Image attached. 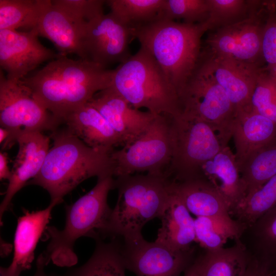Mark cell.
Wrapping results in <instances>:
<instances>
[{"mask_svg":"<svg viewBox=\"0 0 276 276\" xmlns=\"http://www.w3.org/2000/svg\"><path fill=\"white\" fill-rule=\"evenodd\" d=\"M112 70L90 61L73 60L59 54L42 68L21 80L34 97L61 123L108 88Z\"/></svg>","mask_w":276,"mask_h":276,"instance_id":"6da1fadb","label":"cell"},{"mask_svg":"<svg viewBox=\"0 0 276 276\" xmlns=\"http://www.w3.org/2000/svg\"><path fill=\"white\" fill-rule=\"evenodd\" d=\"M53 145L39 173L27 185L39 186L49 193L51 202L63 198L84 180L113 176L111 152L87 146L66 127L53 131Z\"/></svg>","mask_w":276,"mask_h":276,"instance_id":"7a4b0ae2","label":"cell"},{"mask_svg":"<svg viewBox=\"0 0 276 276\" xmlns=\"http://www.w3.org/2000/svg\"><path fill=\"white\" fill-rule=\"evenodd\" d=\"M204 23L187 24L158 19L131 29L133 38L154 58L178 97L201 57Z\"/></svg>","mask_w":276,"mask_h":276,"instance_id":"3957f363","label":"cell"},{"mask_svg":"<svg viewBox=\"0 0 276 276\" xmlns=\"http://www.w3.org/2000/svg\"><path fill=\"white\" fill-rule=\"evenodd\" d=\"M173 182L166 172L116 177L117 201L101 234L124 238L142 233L147 222L159 218L169 200Z\"/></svg>","mask_w":276,"mask_h":276,"instance_id":"277c9868","label":"cell"},{"mask_svg":"<svg viewBox=\"0 0 276 276\" xmlns=\"http://www.w3.org/2000/svg\"><path fill=\"white\" fill-rule=\"evenodd\" d=\"M132 107L155 115L175 117L181 112L178 95L164 72L143 47L112 70L109 87Z\"/></svg>","mask_w":276,"mask_h":276,"instance_id":"5b68a950","label":"cell"},{"mask_svg":"<svg viewBox=\"0 0 276 276\" xmlns=\"http://www.w3.org/2000/svg\"><path fill=\"white\" fill-rule=\"evenodd\" d=\"M114 186L113 176L98 177L96 185L90 191L66 206L63 229L47 227L46 232L50 242L41 254L47 264L52 262L58 266L70 267L77 263L74 244L82 236L94 238L101 233L111 211L107 203L108 194Z\"/></svg>","mask_w":276,"mask_h":276,"instance_id":"8992f818","label":"cell"},{"mask_svg":"<svg viewBox=\"0 0 276 276\" xmlns=\"http://www.w3.org/2000/svg\"><path fill=\"white\" fill-rule=\"evenodd\" d=\"M172 154L166 172L178 182L199 178L202 166L224 147L205 122L181 111L171 117Z\"/></svg>","mask_w":276,"mask_h":276,"instance_id":"52a82bcc","label":"cell"},{"mask_svg":"<svg viewBox=\"0 0 276 276\" xmlns=\"http://www.w3.org/2000/svg\"><path fill=\"white\" fill-rule=\"evenodd\" d=\"M172 154L171 117L157 115L136 140L118 150L110 157L116 177L146 172L162 174L169 166Z\"/></svg>","mask_w":276,"mask_h":276,"instance_id":"ba28073f","label":"cell"},{"mask_svg":"<svg viewBox=\"0 0 276 276\" xmlns=\"http://www.w3.org/2000/svg\"><path fill=\"white\" fill-rule=\"evenodd\" d=\"M179 98L181 111L208 123L222 146H228L236 110L222 88L198 63Z\"/></svg>","mask_w":276,"mask_h":276,"instance_id":"9c48e42d","label":"cell"},{"mask_svg":"<svg viewBox=\"0 0 276 276\" xmlns=\"http://www.w3.org/2000/svg\"><path fill=\"white\" fill-rule=\"evenodd\" d=\"M61 123L36 100L21 80L7 79L1 69L0 124L9 132L3 149L10 148L22 132L53 131Z\"/></svg>","mask_w":276,"mask_h":276,"instance_id":"30bf717a","label":"cell"},{"mask_svg":"<svg viewBox=\"0 0 276 276\" xmlns=\"http://www.w3.org/2000/svg\"><path fill=\"white\" fill-rule=\"evenodd\" d=\"M268 12L267 1L245 19L211 32L205 53L240 65L262 68L261 41Z\"/></svg>","mask_w":276,"mask_h":276,"instance_id":"8fae6325","label":"cell"},{"mask_svg":"<svg viewBox=\"0 0 276 276\" xmlns=\"http://www.w3.org/2000/svg\"><path fill=\"white\" fill-rule=\"evenodd\" d=\"M122 254L125 266L136 276H179L191 263L192 251L172 249L142 233L123 238Z\"/></svg>","mask_w":276,"mask_h":276,"instance_id":"7c38bea8","label":"cell"},{"mask_svg":"<svg viewBox=\"0 0 276 276\" xmlns=\"http://www.w3.org/2000/svg\"><path fill=\"white\" fill-rule=\"evenodd\" d=\"M133 38L131 29L111 13H103L83 26L85 60L105 68L116 63L120 64L131 56L129 45Z\"/></svg>","mask_w":276,"mask_h":276,"instance_id":"4fadbf2b","label":"cell"},{"mask_svg":"<svg viewBox=\"0 0 276 276\" xmlns=\"http://www.w3.org/2000/svg\"><path fill=\"white\" fill-rule=\"evenodd\" d=\"M39 36L35 28L24 32L0 30L1 69L7 79L21 80L42 63L59 56L40 43Z\"/></svg>","mask_w":276,"mask_h":276,"instance_id":"5bb4252c","label":"cell"},{"mask_svg":"<svg viewBox=\"0 0 276 276\" xmlns=\"http://www.w3.org/2000/svg\"><path fill=\"white\" fill-rule=\"evenodd\" d=\"M175 188L191 214L213 219L225 226L235 238L239 236L244 225L233 219L228 203L207 180L197 178L175 181Z\"/></svg>","mask_w":276,"mask_h":276,"instance_id":"9a60e30c","label":"cell"},{"mask_svg":"<svg viewBox=\"0 0 276 276\" xmlns=\"http://www.w3.org/2000/svg\"><path fill=\"white\" fill-rule=\"evenodd\" d=\"M198 65L222 88L236 112L251 108L250 98L256 81L264 67L240 65L203 51Z\"/></svg>","mask_w":276,"mask_h":276,"instance_id":"2e32d148","label":"cell"},{"mask_svg":"<svg viewBox=\"0 0 276 276\" xmlns=\"http://www.w3.org/2000/svg\"><path fill=\"white\" fill-rule=\"evenodd\" d=\"M88 102L103 116L124 146L140 137L157 116L133 108L109 87L96 94Z\"/></svg>","mask_w":276,"mask_h":276,"instance_id":"e0dca14e","label":"cell"},{"mask_svg":"<svg viewBox=\"0 0 276 276\" xmlns=\"http://www.w3.org/2000/svg\"><path fill=\"white\" fill-rule=\"evenodd\" d=\"M50 142V137L39 131L22 132L17 137L18 151L1 203V222L15 195L40 171L49 150Z\"/></svg>","mask_w":276,"mask_h":276,"instance_id":"ac0fdd59","label":"cell"},{"mask_svg":"<svg viewBox=\"0 0 276 276\" xmlns=\"http://www.w3.org/2000/svg\"><path fill=\"white\" fill-rule=\"evenodd\" d=\"M64 12L54 6L51 0H41V9L35 27L39 35L51 41L58 54H75L85 59L83 45V28Z\"/></svg>","mask_w":276,"mask_h":276,"instance_id":"d6986e66","label":"cell"},{"mask_svg":"<svg viewBox=\"0 0 276 276\" xmlns=\"http://www.w3.org/2000/svg\"><path fill=\"white\" fill-rule=\"evenodd\" d=\"M56 202H50L41 210H26L17 219L14 236V254L10 265L7 267L13 273L20 275L29 269L34 259V251L43 233L46 230L51 213Z\"/></svg>","mask_w":276,"mask_h":276,"instance_id":"ffe728a7","label":"cell"},{"mask_svg":"<svg viewBox=\"0 0 276 276\" xmlns=\"http://www.w3.org/2000/svg\"><path fill=\"white\" fill-rule=\"evenodd\" d=\"M232 137L239 167L252 152L276 141V123L251 108L237 111Z\"/></svg>","mask_w":276,"mask_h":276,"instance_id":"44dd1931","label":"cell"},{"mask_svg":"<svg viewBox=\"0 0 276 276\" xmlns=\"http://www.w3.org/2000/svg\"><path fill=\"white\" fill-rule=\"evenodd\" d=\"M161 226L157 232L155 241L178 251L191 250L195 242V223L175 188L159 218Z\"/></svg>","mask_w":276,"mask_h":276,"instance_id":"7402d4cb","label":"cell"},{"mask_svg":"<svg viewBox=\"0 0 276 276\" xmlns=\"http://www.w3.org/2000/svg\"><path fill=\"white\" fill-rule=\"evenodd\" d=\"M66 127L87 146L111 152L122 142L100 112L89 103L82 105L63 121Z\"/></svg>","mask_w":276,"mask_h":276,"instance_id":"603a6c76","label":"cell"},{"mask_svg":"<svg viewBox=\"0 0 276 276\" xmlns=\"http://www.w3.org/2000/svg\"><path fill=\"white\" fill-rule=\"evenodd\" d=\"M199 178L209 182L223 196L231 207V212L245 197L235 155L228 146L202 166Z\"/></svg>","mask_w":276,"mask_h":276,"instance_id":"cb8c5ba5","label":"cell"},{"mask_svg":"<svg viewBox=\"0 0 276 276\" xmlns=\"http://www.w3.org/2000/svg\"><path fill=\"white\" fill-rule=\"evenodd\" d=\"M96 247L89 260L81 266L60 276H126L122 244L116 239L104 242L95 238Z\"/></svg>","mask_w":276,"mask_h":276,"instance_id":"d4e9b609","label":"cell"},{"mask_svg":"<svg viewBox=\"0 0 276 276\" xmlns=\"http://www.w3.org/2000/svg\"><path fill=\"white\" fill-rule=\"evenodd\" d=\"M239 170L245 196L276 175V141L250 154Z\"/></svg>","mask_w":276,"mask_h":276,"instance_id":"484cf974","label":"cell"},{"mask_svg":"<svg viewBox=\"0 0 276 276\" xmlns=\"http://www.w3.org/2000/svg\"><path fill=\"white\" fill-rule=\"evenodd\" d=\"M199 258L201 276H243L250 261L241 245L206 251Z\"/></svg>","mask_w":276,"mask_h":276,"instance_id":"4316f807","label":"cell"},{"mask_svg":"<svg viewBox=\"0 0 276 276\" xmlns=\"http://www.w3.org/2000/svg\"><path fill=\"white\" fill-rule=\"evenodd\" d=\"M164 0H109L111 13L131 29L160 19Z\"/></svg>","mask_w":276,"mask_h":276,"instance_id":"83f0119b","label":"cell"},{"mask_svg":"<svg viewBox=\"0 0 276 276\" xmlns=\"http://www.w3.org/2000/svg\"><path fill=\"white\" fill-rule=\"evenodd\" d=\"M209 15L204 22L208 31H214L239 22L261 6L263 1L207 0Z\"/></svg>","mask_w":276,"mask_h":276,"instance_id":"f1b7e54d","label":"cell"},{"mask_svg":"<svg viewBox=\"0 0 276 276\" xmlns=\"http://www.w3.org/2000/svg\"><path fill=\"white\" fill-rule=\"evenodd\" d=\"M276 206V175L258 189L248 194L231 211L245 225H252Z\"/></svg>","mask_w":276,"mask_h":276,"instance_id":"f546056e","label":"cell"},{"mask_svg":"<svg viewBox=\"0 0 276 276\" xmlns=\"http://www.w3.org/2000/svg\"><path fill=\"white\" fill-rule=\"evenodd\" d=\"M41 0H0V30L36 27Z\"/></svg>","mask_w":276,"mask_h":276,"instance_id":"4dcf8cb0","label":"cell"},{"mask_svg":"<svg viewBox=\"0 0 276 276\" xmlns=\"http://www.w3.org/2000/svg\"><path fill=\"white\" fill-rule=\"evenodd\" d=\"M207 0H164L160 19L187 24H201L208 19Z\"/></svg>","mask_w":276,"mask_h":276,"instance_id":"1f68e13d","label":"cell"},{"mask_svg":"<svg viewBox=\"0 0 276 276\" xmlns=\"http://www.w3.org/2000/svg\"><path fill=\"white\" fill-rule=\"evenodd\" d=\"M250 106L255 111L276 123V79L266 72L265 67L257 78Z\"/></svg>","mask_w":276,"mask_h":276,"instance_id":"d6a6232c","label":"cell"},{"mask_svg":"<svg viewBox=\"0 0 276 276\" xmlns=\"http://www.w3.org/2000/svg\"><path fill=\"white\" fill-rule=\"evenodd\" d=\"M195 242L206 251H215L223 248L229 238H235L225 226L209 218H194Z\"/></svg>","mask_w":276,"mask_h":276,"instance_id":"836d02e7","label":"cell"},{"mask_svg":"<svg viewBox=\"0 0 276 276\" xmlns=\"http://www.w3.org/2000/svg\"><path fill=\"white\" fill-rule=\"evenodd\" d=\"M51 3L76 22L83 25L103 13L106 1L52 0Z\"/></svg>","mask_w":276,"mask_h":276,"instance_id":"e575fe53","label":"cell"},{"mask_svg":"<svg viewBox=\"0 0 276 276\" xmlns=\"http://www.w3.org/2000/svg\"><path fill=\"white\" fill-rule=\"evenodd\" d=\"M268 12L263 29L261 54L265 70L276 79V11L273 1H268Z\"/></svg>","mask_w":276,"mask_h":276,"instance_id":"d590c367","label":"cell"},{"mask_svg":"<svg viewBox=\"0 0 276 276\" xmlns=\"http://www.w3.org/2000/svg\"><path fill=\"white\" fill-rule=\"evenodd\" d=\"M254 224L262 244L268 251L276 253V206Z\"/></svg>","mask_w":276,"mask_h":276,"instance_id":"8d00e7d4","label":"cell"},{"mask_svg":"<svg viewBox=\"0 0 276 276\" xmlns=\"http://www.w3.org/2000/svg\"><path fill=\"white\" fill-rule=\"evenodd\" d=\"M273 271L270 262L267 261H250L243 276H272Z\"/></svg>","mask_w":276,"mask_h":276,"instance_id":"74e56055","label":"cell"},{"mask_svg":"<svg viewBox=\"0 0 276 276\" xmlns=\"http://www.w3.org/2000/svg\"><path fill=\"white\" fill-rule=\"evenodd\" d=\"M9 158L6 152H0V179L1 180H9L12 175L9 166Z\"/></svg>","mask_w":276,"mask_h":276,"instance_id":"f35d334b","label":"cell"},{"mask_svg":"<svg viewBox=\"0 0 276 276\" xmlns=\"http://www.w3.org/2000/svg\"><path fill=\"white\" fill-rule=\"evenodd\" d=\"M184 276H201L199 258L194 261L185 270Z\"/></svg>","mask_w":276,"mask_h":276,"instance_id":"ab89813d","label":"cell"},{"mask_svg":"<svg viewBox=\"0 0 276 276\" xmlns=\"http://www.w3.org/2000/svg\"><path fill=\"white\" fill-rule=\"evenodd\" d=\"M47 265L46 261L41 254L36 261V270L33 276H47L44 271V267Z\"/></svg>","mask_w":276,"mask_h":276,"instance_id":"60d3db41","label":"cell"},{"mask_svg":"<svg viewBox=\"0 0 276 276\" xmlns=\"http://www.w3.org/2000/svg\"><path fill=\"white\" fill-rule=\"evenodd\" d=\"M9 136V131L3 127H1L0 128V143L2 145L3 144L6 140L8 139Z\"/></svg>","mask_w":276,"mask_h":276,"instance_id":"b9f144b4","label":"cell"},{"mask_svg":"<svg viewBox=\"0 0 276 276\" xmlns=\"http://www.w3.org/2000/svg\"><path fill=\"white\" fill-rule=\"evenodd\" d=\"M0 276H14L11 274L7 269L6 267H1Z\"/></svg>","mask_w":276,"mask_h":276,"instance_id":"7bdbcfd3","label":"cell"},{"mask_svg":"<svg viewBox=\"0 0 276 276\" xmlns=\"http://www.w3.org/2000/svg\"><path fill=\"white\" fill-rule=\"evenodd\" d=\"M273 1V3L274 4V5H275V11H276V1Z\"/></svg>","mask_w":276,"mask_h":276,"instance_id":"ee69618b","label":"cell"},{"mask_svg":"<svg viewBox=\"0 0 276 276\" xmlns=\"http://www.w3.org/2000/svg\"><path fill=\"white\" fill-rule=\"evenodd\" d=\"M272 276H276V270H275V271H274V272L273 273Z\"/></svg>","mask_w":276,"mask_h":276,"instance_id":"f6af8a7d","label":"cell"}]
</instances>
